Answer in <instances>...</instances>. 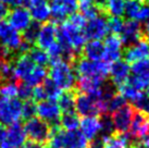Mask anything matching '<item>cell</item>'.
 Returning <instances> with one entry per match:
<instances>
[{
  "mask_svg": "<svg viewBox=\"0 0 149 148\" xmlns=\"http://www.w3.org/2000/svg\"><path fill=\"white\" fill-rule=\"evenodd\" d=\"M84 58L91 61H101L104 58V47L101 40H88L85 43L83 49Z\"/></svg>",
  "mask_w": 149,
  "mask_h": 148,
  "instance_id": "23",
  "label": "cell"
},
{
  "mask_svg": "<svg viewBox=\"0 0 149 148\" xmlns=\"http://www.w3.org/2000/svg\"><path fill=\"white\" fill-rule=\"evenodd\" d=\"M35 64L31 60V58L26 54H21L17 58L14 64H12V77L13 80H20L24 81L26 76L31 73V71L34 69Z\"/></svg>",
  "mask_w": 149,
  "mask_h": 148,
  "instance_id": "22",
  "label": "cell"
},
{
  "mask_svg": "<svg viewBox=\"0 0 149 148\" xmlns=\"http://www.w3.org/2000/svg\"><path fill=\"white\" fill-rule=\"evenodd\" d=\"M141 3L143 2L141 0H126L125 1L124 14L128 17V20H135Z\"/></svg>",
  "mask_w": 149,
  "mask_h": 148,
  "instance_id": "37",
  "label": "cell"
},
{
  "mask_svg": "<svg viewBox=\"0 0 149 148\" xmlns=\"http://www.w3.org/2000/svg\"><path fill=\"white\" fill-rule=\"evenodd\" d=\"M12 77V63L9 59L0 58V81H10Z\"/></svg>",
  "mask_w": 149,
  "mask_h": 148,
  "instance_id": "38",
  "label": "cell"
},
{
  "mask_svg": "<svg viewBox=\"0 0 149 148\" xmlns=\"http://www.w3.org/2000/svg\"><path fill=\"white\" fill-rule=\"evenodd\" d=\"M102 1H106V0H102Z\"/></svg>",
  "mask_w": 149,
  "mask_h": 148,
  "instance_id": "55",
  "label": "cell"
},
{
  "mask_svg": "<svg viewBox=\"0 0 149 148\" xmlns=\"http://www.w3.org/2000/svg\"><path fill=\"white\" fill-rule=\"evenodd\" d=\"M27 140L24 126L17 123L9 125L0 140V148H23Z\"/></svg>",
  "mask_w": 149,
  "mask_h": 148,
  "instance_id": "7",
  "label": "cell"
},
{
  "mask_svg": "<svg viewBox=\"0 0 149 148\" xmlns=\"http://www.w3.org/2000/svg\"><path fill=\"white\" fill-rule=\"evenodd\" d=\"M48 148H54V147H48Z\"/></svg>",
  "mask_w": 149,
  "mask_h": 148,
  "instance_id": "54",
  "label": "cell"
},
{
  "mask_svg": "<svg viewBox=\"0 0 149 148\" xmlns=\"http://www.w3.org/2000/svg\"><path fill=\"white\" fill-rule=\"evenodd\" d=\"M144 35L146 37V40L149 43V20L145 23V26H144Z\"/></svg>",
  "mask_w": 149,
  "mask_h": 148,
  "instance_id": "48",
  "label": "cell"
},
{
  "mask_svg": "<svg viewBox=\"0 0 149 148\" xmlns=\"http://www.w3.org/2000/svg\"><path fill=\"white\" fill-rule=\"evenodd\" d=\"M8 13H9L8 4H6L4 2L0 1V21H2L4 17H8Z\"/></svg>",
  "mask_w": 149,
  "mask_h": 148,
  "instance_id": "44",
  "label": "cell"
},
{
  "mask_svg": "<svg viewBox=\"0 0 149 148\" xmlns=\"http://www.w3.org/2000/svg\"><path fill=\"white\" fill-rule=\"evenodd\" d=\"M124 99L121 97L119 94L113 93L110 95L109 97L104 98L101 100V107H102V112L106 113H113L116 110H119L120 108H122L125 105Z\"/></svg>",
  "mask_w": 149,
  "mask_h": 148,
  "instance_id": "24",
  "label": "cell"
},
{
  "mask_svg": "<svg viewBox=\"0 0 149 148\" xmlns=\"http://www.w3.org/2000/svg\"><path fill=\"white\" fill-rule=\"evenodd\" d=\"M123 24H124V21L122 20V17H111L110 20H108V29L113 35H119L122 31Z\"/></svg>",
  "mask_w": 149,
  "mask_h": 148,
  "instance_id": "40",
  "label": "cell"
},
{
  "mask_svg": "<svg viewBox=\"0 0 149 148\" xmlns=\"http://www.w3.org/2000/svg\"><path fill=\"white\" fill-rule=\"evenodd\" d=\"M29 57L31 58V60L33 61L34 64L38 66H46L50 62V57L48 52L45 49H42L39 47L29 49Z\"/></svg>",
  "mask_w": 149,
  "mask_h": 148,
  "instance_id": "30",
  "label": "cell"
},
{
  "mask_svg": "<svg viewBox=\"0 0 149 148\" xmlns=\"http://www.w3.org/2000/svg\"><path fill=\"white\" fill-rule=\"evenodd\" d=\"M134 110L132 107L124 105L122 108L116 112L112 113V123L114 126V130L119 132L120 134H125L128 131V128L131 126L133 117H134Z\"/></svg>",
  "mask_w": 149,
  "mask_h": 148,
  "instance_id": "15",
  "label": "cell"
},
{
  "mask_svg": "<svg viewBox=\"0 0 149 148\" xmlns=\"http://www.w3.org/2000/svg\"><path fill=\"white\" fill-rule=\"evenodd\" d=\"M131 73L132 77L128 78V83L141 91L147 89L149 87V59L132 63Z\"/></svg>",
  "mask_w": 149,
  "mask_h": 148,
  "instance_id": "9",
  "label": "cell"
},
{
  "mask_svg": "<svg viewBox=\"0 0 149 148\" xmlns=\"http://www.w3.org/2000/svg\"><path fill=\"white\" fill-rule=\"evenodd\" d=\"M96 0H79V2H95Z\"/></svg>",
  "mask_w": 149,
  "mask_h": 148,
  "instance_id": "51",
  "label": "cell"
},
{
  "mask_svg": "<svg viewBox=\"0 0 149 148\" xmlns=\"http://www.w3.org/2000/svg\"><path fill=\"white\" fill-rule=\"evenodd\" d=\"M148 95H149V87H148Z\"/></svg>",
  "mask_w": 149,
  "mask_h": 148,
  "instance_id": "53",
  "label": "cell"
},
{
  "mask_svg": "<svg viewBox=\"0 0 149 148\" xmlns=\"http://www.w3.org/2000/svg\"><path fill=\"white\" fill-rule=\"evenodd\" d=\"M79 132L88 142L100 136V119L97 115L84 117L79 122Z\"/></svg>",
  "mask_w": 149,
  "mask_h": 148,
  "instance_id": "21",
  "label": "cell"
},
{
  "mask_svg": "<svg viewBox=\"0 0 149 148\" xmlns=\"http://www.w3.org/2000/svg\"><path fill=\"white\" fill-rule=\"evenodd\" d=\"M128 143V136L125 134H113L104 140V148H127Z\"/></svg>",
  "mask_w": 149,
  "mask_h": 148,
  "instance_id": "31",
  "label": "cell"
},
{
  "mask_svg": "<svg viewBox=\"0 0 149 148\" xmlns=\"http://www.w3.org/2000/svg\"><path fill=\"white\" fill-rule=\"evenodd\" d=\"M75 112L82 117L98 115L102 112L101 100L97 96L82 93L75 98Z\"/></svg>",
  "mask_w": 149,
  "mask_h": 148,
  "instance_id": "8",
  "label": "cell"
},
{
  "mask_svg": "<svg viewBox=\"0 0 149 148\" xmlns=\"http://www.w3.org/2000/svg\"><path fill=\"white\" fill-rule=\"evenodd\" d=\"M109 33L108 20L104 15L98 14L97 17L86 21L84 26V34L88 40H101L104 39Z\"/></svg>",
  "mask_w": 149,
  "mask_h": 148,
  "instance_id": "11",
  "label": "cell"
},
{
  "mask_svg": "<svg viewBox=\"0 0 149 148\" xmlns=\"http://www.w3.org/2000/svg\"><path fill=\"white\" fill-rule=\"evenodd\" d=\"M79 122H81V120H79L77 113L73 111V112L62 113L59 123L61 124L62 130L64 131H76L79 128Z\"/></svg>",
  "mask_w": 149,
  "mask_h": 148,
  "instance_id": "28",
  "label": "cell"
},
{
  "mask_svg": "<svg viewBox=\"0 0 149 148\" xmlns=\"http://www.w3.org/2000/svg\"><path fill=\"white\" fill-rule=\"evenodd\" d=\"M145 1H146V2H149V0H145Z\"/></svg>",
  "mask_w": 149,
  "mask_h": 148,
  "instance_id": "52",
  "label": "cell"
},
{
  "mask_svg": "<svg viewBox=\"0 0 149 148\" xmlns=\"http://www.w3.org/2000/svg\"><path fill=\"white\" fill-rule=\"evenodd\" d=\"M39 27L40 25L39 23H36V22H32L31 24L29 25L27 29H25L23 31V35H22V38L25 43H27L29 45L34 44L36 41V38H37L38 32H39Z\"/></svg>",
  "mask_w": 149,
  "mask_h": 148,
  "instance_id": "35",
  "label": "cell"
},
{
  "mask_svg": "<svg viewBox=\"0 0 149 148\" xmlns=\"http://www.w3.org/2000/svg\"><path fill=\"white\" fill-rule=\"evenodd\" d=\"M33 88L34 87L29 86L27 84L23 83L22 85H19V91H17V96L19 99L21 100H31L33 98Z\"/></svg>",
  "mask_w": 149,
  "mask_h": 148,
  "instance_id": "41",
  "label": "cell"
},
{
  "mask_svg": "<svg viewBox=\"0 0 149 148\" xmlns=\"http://www.w3.org/2000/svg\"><path fill=\"white\" fill-rule=\"evenodd\" d=\"M114 126L112 123L111 117L109 115H104L102 119H100V136L101 138L106 140L107 137L113 135L114 133Z\"/></svg>",
  "mask_w": 149,
  "mask_h": 148,
  "instance_id": "36",
  "label": "cell"
},
{
  "mask_svg": "<svg viewBox=\"0 0 149 148\" xmlns=\"http://www.w3.org/2000/svg\"><path fill=\"white\" fill-rule=\"evenodd\" d=\"M130 134L135 140H144L149 135V118L148 115L137 112L134 114L131 126L128 128Z\"/></svg>",
  "mask_w": 149,
  "mask_h": 148,
  "instance_id": "19",
  "label": "cell"
},
{
  "mask_svg": "<svg viewBox=\"0 0 149 148\" xmlns=\"http://www.w3.org/2000/svg\"><path fill=\"white\" fill-rule=\"evenodd\" d=\"M7 17H8L7 23L17 32H21V31L23 32L32 23V17L27 8L14 7L11 11H9Z\"/></svg>",
  "mask_w": 149,
  "mask_h": 148,
  "instance_id": "14",
  "label": "cell"
},
{
  "mask_svg": "<svg viewBox=\"0 0 149 148\" xmlns=\"http://www.w3.org/2000/svg\"><path fill=\"white\" fill-rule=\"evenodd\" d=\"M46 80H47V71H46L45 66H35L23 82L31 87H36L42 85Z\"/></svg>",
  "mask_w": 149,
  "mask_h": 148,
  "instance_id": "25",
  "label": "cell"
},
{
  "mask_svg": "<svg viewBox=\"0 0 149 148\" xmlns=\"http://www.w3.org/2000/svg\"><path fill=\"white\" fill-rule=\"evenodd\" d=\"M0 1L4 2L6 4H13V2H14V0H0Z\"/></svg>",
  "mask_w": 149,
  "mask_h": 148,
  "instance_id": "50",
  "label": "cell"
},
{
  "mask_svg": "<svg viewBox=\"0 0 149 148\" xmlns=\"http://www.w3.org/2000/svg\"><path fill=\"white\" fill-rule=\"evenodd\" d=\"M36 114L40 120L49 125H56L60 122L62 112L56 100H42L36 105Z\"/></svg>",
  "mask_w": 149,
  "mask_h": 148,
  "instance_id": "10",
  "label": "cell"
},
{
  "mask_svg": "<svg viewBox=\"0 0 149 148\" xmlns=\"http://www.w3.org/2000/svg\"><path fill=\"white\" fill-rule=\"evenodd\" d=\"M22 118V101L17 98L0 97V124L12 125Z\"/></svg>",
  "mask_w": 149,
  "mask_h": 148,
  "instance_id": "5",
  "label": "cell"
},
{
  "mask_svg": "<svg viewBox=\"0 0 149 148\" xmlns=\"http://www.w3.org/2000/svg\"><path fill=\"white\" fill-rule=\"evenodd\" d=\"M127 148H128V147H127ZM131 148H134V147H131Z\"/></svg>",
  "mask_w": 149,
  "mask_h": 148,
  "instance_id": "56",
  "label": "cell"
},
{
  "mask_svg": "<svg viewBox=\"0 0 149 148\" xmlns=\"http://www.w3.org/2000/svg\"><path fill=\"white\" fill-rule=\"evenodd\" d=\"M120 35V38L123 45H132L141 39L143 35V29H141V23H138L135 20H128L124 22L123 27Z\"/></svg>",
  "mask_w": 149,
  "mask_h": 148,
  "instance_id": "18",
  "label": "cell"
},
{
  "mask_svg": "<svg viewBox=\"0 0 149 148\" xmlns=\"http://www.w3.org/2000/svg\"><path fill=\"white\" fill-rule=\"evenodd\" d=\"M124 60L127 63L141 61L149 58V43L145 39H139L127 47L124 51Z\"/></svg>",
  "mask_w": 149,
  "mask_h": 148,
  "instance_id": "16",
  "label": "cell"
},
{
  "mask_svg": "<svg viewBox=\"0 0 149 148\" xmlns=\"http://www.w3.org/2000/svg\"><path fill=\"white\" fill-rule=\"evenodd\" d=\"M58 106L62 113L75 111V96L70 91H65L59 96Z\"/></svg>",
  "mask_w": 149,
  "mask_h": 148,
  "instance_id": "29",
  "label": "cell"
},
{
  "mask_svg": "<svg viewBox=\"0 0 149 148\" xmlns=\"http://www.w3.org/2000/svg\"><path fill=\"white\" fill-rule=\"evenodd\" d=\"M79 11L81 14L83 15L86 20L93 19L97 17L100 12V8L98 6H96L94 2H79Z\"/></svg>",
  "mask_w": 149,
  "mask_h": 148,
  "instance_id": "34",
  "label": "cell"
},
{
  "mask_svg": "<svg viewBox=\"0 0 149 148\" xmlns=\"http://www.w3.org/2000/svg\"><path fill=\"white\" fill-rule=\"evenodd\" d=\"M110 63L101 60V61H91L86 58H83L77 61L75 72L79 77L97 78L100 81H104L109 76Z\"/></svg>",
  "mask_w": 149,
  "mask_h": 148,
  "instance_id": "3",
  "label": "cell"
},
{
  "mask_svg": "<svg viewBox=\"0 0 149 148\" xmlns=\"http://www.w3.org/2000/svg\"><path fill=\"white\" fill-rule=\"evenodd\" d=\"M133 107L137 109L138 112L144 113L146 115H149V95L141 91L136 98L133 100Z\"/></svg>",
  "mask_w": 149,
  "mask_h": 148,
  "instance_id": "32",
  "label": "cell"
},
{
  "mask_svg": "<svg viewBox=\"0 0 149 148\" xmlns=\"http://www.w3.org/2000/svg\"><path fill=\"white\" fill-rule=\"evenodd\" d=\"M23 148H44L42 144L36 143V142H29V143H25V145L23 146Z\"/></svg>",
  "mask_w": 149,
  "mask_h": 148,
  "instance_id": "46",
  "label": "cell"
},
{
  "mask_svg": "<svg viewBox=\"0 0 149 148\" xmlns=\"http://www.w3.org/2000/svg\"><path fill=\"white\" fill-rule=\"evenodd\" d=\"M109 75L114 85L120 86L128 81L131 77V66L125 60H118L112 62L109 69Z\"/></svg>",
  "mask_w": 149,
  "mask_h": 148,
  "instance_id": "17",
  "label": "cell"
},
{
  "mask_svg": "<svg viewBox=\"0 0 149 148\" xmlns=\"http://www.w3.org/2000/svg\"><path fill=\"white\" fill-rule=\"evenodd\" d=\"M141 140H143V142H141V147L143 148H149V135Z\"/></svg>",
  "mask_w": 149,
  "mask_h": 148,
  "instance_id": "49",
  "label": "cell"
},
{
  "mask_svg": "<svg viewBox=\"0 0 149 148\" xmlns=\"http://www.w3.org/2000/svg\"><path fill=\"white\" fill-rule=\"evenodd\" d=\"M19 85L17 83L7 81L0 85V97L1 98H17Z\"/></svg>",
  "mask_w": 149,
  "mask_h": 148,
  "instance_id": "33",
  "label": "cell"
},
{
  "mask_svg": "<svg viewBox=\"0 0 149 148\" xmlns=\"http://www.w3.org/2000/svg\"><path fill=\"white\" fill-rule=\"evenodd\" d=\"M29 13H31L32 20H34L36 23H39V24L40 23H46L51 17L49 3L29 7Z\"/></svg>",
  "mask_w": 149,
  "mask_h": 148,
  "instance_id": "26",
  "label": "cell"
},
{
  "mask_svg": "<svg viewBox=\"0 0 149 148\" xmlns=\"http://www.w3.org/2000/svg\"><path fill=\"white\" fill-rule=\"evenodd\" d=\"M36 115V103L32 100H25L22 103V118L29 120Z\"/></svg>",
  "mask_w": 149,
  "mask_h": 148,
  "instance_id": "39",
  "label": "cell"
},
{
  "mask_svg": "<svg viewBox=\"0 0 149 148\" xmlns=\"http://www.w3.org/2000/svg\"><path fill=\"white\" fill-rule=\"evenodd\" d=\"M123 43L119 35H107L104 37V61L112 63L120 60L123 54Z\"/></svg>",
  "mask_w": 149,
  "mask_h": 148,
  "instance_id": "13",
  "label": "cell"
},
{
  "mask_svg": "<svg viewBox=\"0 0 149 148\" xmlns=\"http://www.w3.org/2000/svg\"><path fill=\"white\" fill-rule=\"evenodd\" d=\"M24 130L27 138H29L32 142H36L42 145L50 140L52 132L49 124H47L45 121L36 117L26 120Z\"/></svg>",
  "mask_w": 149,
  "mask_h": 148,
  "instance_id": "6",
  "label": "cell"
},
{
  "mask_svg": "<svg viewBox=\"0 0 149 148\" xmlns=\"http://www.w3.org/2000/svg\"><path fill=\"white\" fill-rule=\"evenodd\" d=\"M104 8L110 17H121L124 15L125 0H106Z\"/></svg>",
  "mask_w": 149,
  "mask_h": 148,
  "instance_id": "27",
  "label": "cell"
},
{
  "mask_svg": "<svg viewBox=\"0 0 149 148\" xmlns=\"http://www.w3.org/2000/svg\"><path fill=\"white\" fill-rule=\"evenodd\" d=\"M29 0H14L13 6L14 7H22V8H29Z\"/></svg>",
  "mask_w": 149,
  "mask_h": 148,
  "instance_id": "45",
  "label": "cell"
},
{
  "mask_svg": "<svg viewBox=\"0 0 149 148\" xmlns=\"http://www.w3.org/2000/svg\"><path fill=\"white\" fill-rule=\"evenodd\" d=\"M49 1H50V0H29V7H33V6H38V4L49 3Z\"/></svg>",
  "mask_w": 149,
  "mask_h": 148,
  "instance_id": "47",
  "label": "cell"
},
{
  "mask_svg": "<svg viewBox=\"0 0 149 148\" xmlns=\"http://www.w3.org/2000/svg\"><path fill=\"white\" fill-rule=\"evenodd\" d=\"M87 148H104V140L101 137H97L91 140V144H88Z\"/></svg>",
  "mask_w": 149,
  "mask_h": 148,
  "instance_id": "43",
  "label": "cell"
},
{
  "mask_svg": "<svg viewBox=\"0 0 149 148\" xmlns=\"http://www.w3.org/2000/svg\"><path fill=\"white\" fill-rule=\"evenodd\" d=\"M57 33L58 27L54 23H44L39 27V32L35 43L39 48L47 50L57 41Z\"/></svg>",
  "mask_w": 149,
  "mask_h": 148,
  "instance_id": "20",
  "label": "cell"
},
{
  "mask_svg": "<svg viewBox=\"0 0 149 148\" xmlns=\"http://www.w3.org/2000/svg\"><path fill=\"white\" fill-rule=\"evenodd\" d=\"M149 20V2L141 3V8L137 12V15L135 17V21L138 23H146Z\"/></svg>",
  "mask_w": 149,
  "mask_h": 148,
  "instance_id": "42",
  "label": "cell"
},
{
  "mask_svg": "<svg viewBox=\"0 0 149 148\" xmlns=\"http://www.w3.org/2000/svg\"><path fill=\"white\" fill-rule=\"evenodd\" d=\"M49 8L51 17H54L57 22L62 23L76 12L79 4L76 0H50Z\"/></svg>",
  "mask_w": 149,
  "mask_h": 148,
  "instance_id": "12",
  "label": "cell"
},
{
  "mask_svg": "<svg viewBox=\"0 0 149 148\" xmlns=\"http://www.w3.org/2000/svg\"><path fill=\"white\" fill-rule=\"evenodd\" d=\"M49 80L62 91H70L76 85L77 74L70 61L54 60L49 70Z\"/></svg>",
  "mask_w": 149,
  "mask_h": 148,
  "instance_id": "1",
  "label": "cell"
},
{
  "mask_svg": "<svg viewBox=\"0 0 149 148\" xmlns=\"http://www.w3.org/2000/svg\"><path fill=\"white\" fill-rule=\"evenodd\" d=\"M23 38L20 32L11 27L7 22H0V49L12 54L21 51Z\"/></svg>",
  "mask_w": 149,
  "mask_h": 148,
  "instance_id": "4",
  "label": "cell"
},
{
  "mask_svg": "<svg viewBox=\"0 0 149 148\" xmlns=\"http://www.w3.org/2000/svg\"><path fill=\"white\" fill-rule=\"evenodd\" d=\"M50 143L54 148H87L89 144L79 130H54L51 132Z\"/></svg>",
  "mask_w": 149,
  "mask_h": 148,
  "instance_id": "2",
  "label": "cell"
}]
</instances>
